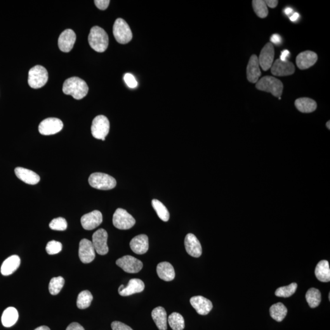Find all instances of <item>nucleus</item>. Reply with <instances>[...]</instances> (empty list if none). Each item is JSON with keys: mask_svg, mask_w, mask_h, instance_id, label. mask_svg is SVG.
<instances>
[{"mask_svg": "<svg viewBox=\"0 0 330 330\" xmlns=\"http://www.w3.org/2000/svg\"><path fill=\"white\" fill-rule=\"evenodd\" d=\"M88 84L79 77L69 78L63 84V93L66 95L72 96L76 100L84 98L88 94Z\"/></svg>", "mask_w": 330, "mask_h": 330, "instance_id": "nucleus-1", "label": "nucleus"}, {"mask_svg": "<svg viewBox=\"0 0 330 330\" xmlns=\"http://www.w3.org/2000/svg\"><path fill=\"white\" fill-rule=\"evenodd\" d=\"M88 42L92 49L97 52H104L109 44L107 32L103 28L95 26L91 28L88 36Z\"/></svg>", "mask_w": 330, "mask_h": 330, "instance_id": "nucleus-2", "label": "nucleus"}, {"mask_svg": "<svg viewBox=\"0 0 330 330\" xmlns=\"http://www.w3.org/2000/svg\"><path fill=\"white\" fill-rule=\"evenodd\" d=\"M259 90L267 92L273 96L280 98L283 90V84L274 77L265 76L259 80L256 84Z\"/></svg>", "mask_w": 330, "mask_h": 330, "instance_id": "nucleus-3", "label": "nucleus"}, {"mask_svg": "<svg viewBox=\"0 0 330 330\" xmlns=\"http://www.w3.org/2000/svg\"><path fill=\"white\" fill-rule=\"evenodd\" d=\"M89 183L92 187L98 190H109L116 185V181L112 176L102 173L91 174L89 178Z\"/></svg>", "mask_w": 330, "mask_h": 330, "instance_id": "nucleus-4", "label": "nucleus"}, {"mask_svg": "<svg viewBox=\"0 0 330 330\" xmlns=\"http://www.w3.org/2000/svg\"><path fill=\"white\" fill-rule=\"evenodd\" d=\"M48 79V72L42 66H35L28 73V84L33 89L42 88L47 83Z\"/></svg>", "mask_w": 330, "mask_h": 330, "instance_id": "nucleus-5", "label": "nucleus"}, {"mask_svg": "<svg viewBox=\"0 0 330 330\" xmlns=\"http://www.w3.org/2000/svg\"><path fill=\"white\" fill-rule=\"evenodd\" d=\"M113 35L117 42L126 44L132 39V33L129 25L122 18H117L113 25Z\"/></svg>", "mask_w": 330, "mask_h": 330, "instance_id": "nucleus-6", "label": "nucleus"}, {"mask_svg": "<svg viewBox=\"0 0 330 330\" xmlns=\"http://www.w3.org/2000/svg\"><path fill=\"white\" fill-rule=\"evenodd\" d=\"M110 131V122L103 115H99L94 119L91 133L94 138L104 141Z\"/></svg>", "mask_w": 330, "mask_h": 330, "instance_id": "nucleus-7", "label": "nucleus"}, {"mask_svg": "<svg viewBox=\"0 0 330 330\" xmlns=\"http://www.w3.org/2000/svg\"><path fill=\"white\" fill-rule=\"evenodd\" d=\"M135 218L123 209H117L113 214V225L119 230H129L135 225Z\"/></svg>", "mask_w": 330, "mask_h": 330, "instance_id": "nucleus-8", "label": "nucleus"}, {"mask_svg": "<svg viewBox=\"0 0 330 330\" xmlns=\"http://www.w3.org/2000/svg\"><path fill=\"white\" fill-rule=\"evenodd\" d=\"M63 128V122L55 117L44 119L39 126V133L43 135H54L60 132Z\"/></svg>", "mask_w": 330, "mask_h": 330, "instance_id": "nucleus-9", "label": "nucleus"}, {"mask_svg": "<svg viewBox=\"0 0 330 330\" xmlns=\"http://www.w3.org/2000/svg\"><path fill=\"white\" fill-rule=\"evenodd\" d=\"M116 264L125 272L129 273H138L142 269L143 266L142 262L132 256H125L117 259Z\"/></svg>", "mask_w": 330, "mask_h": 330, "instance_id": "nucleus-10", "label": "nucleus"}, {"mask_svg": "<svg viewBox=\"0 0 330 330\" xmlns=\"http://www.w3.org/2000/svg\"><path fill=\"white\" fill-rule=\"evenodd\" d=\"M108 233L103 229H100L93 235V244L95 251L100 255H105L108 253L107 245Z\"/></svg>", "mask_w": 330, "mask_h": 330, "instance_id": "nucleus-11", "label": "nucleus"}, {"mask_svg": "<svg viewBox=\"0 0 330 330\" xmlns=\"http://www.w3.org/2000/svg\"><path fill=\"white\" fill-rule=\"evenodd\" d=\"M274 57V47L271 42H268L262 50L259 58H258L259 66L264 71H267L272 67Z\"/></svg>", "mask_w": 330, "mask_h": 330, "instance_id": "nucleus-12", "label": "nucleus"}, {"mask_svg": "<svg viewBox=\"0 0 330 330\" xmlns=\"http://www.w3.org/2000/svg\"><path fill=\"white\" fill-rule=\"evenodd\" d=\"M93 244L90 240L83 239L80 242L79 258L84 264L91 263L95 259L96 253Z\"/></svg>", "mask_w": 330, "mask_h": 330, "instance_id": "nucleus-13", "label": "nucleus"}, {"mask_svg": "<svg viewBox=\"0 0 330 330\" xmlns=\"http://www.w3.org/2000/svg\"><path fill=\"white\" fill-rule=\"evenodd\" d=\"M295 70L296 69L293 63L288 61H282L280 59L276 60L271 67L272 74L278 77L288 76L294 74Z\"/></svg>", "mask_w": 330, "mask_h": 330, "instance_id": "nucleus-14", "label": "nucleus"}, {"mask_svg": "<svg viewBox=\"0 0 330 330\" xmlns=\"http://www.w3.org/2000/svg\"><path fill=\"white\" fill-rule=\"evenodd\" d=\"M76 41V34L71 29L64 31L58 39V47L63 52L68 53L71 51Z\"/></svg>", "mask_w": 330, "mask_h": 330, "instance_id": "nucleus-15", "label": "nucleus"}, {"mask_svg": "<svg viewBox=\"0 0 330 330\" xmlns=\"http://www.w3.org/2000/svg\"><path fill=\"white\" fill-rule=\"evenodd\" d=\"M102 214L100 211H94L84 214L81 218L82 228L86 230H93L102 223Z\"/></svg>", "mask_w": 330, "mask_h": 330, "instance_id": "nucleus-16", "label": "nucleus"}, {"mask_svg": "<svg viewBox=\"0 0 330 330\" xmlns=\"http://www.w3.org/2000/svg\"><path fill=\"white\" fill-rule=\"evenodd\" d=\"M190 303L197 312L202 315L208 314L213 308L211 301L202 296L193 297L190 299Z\"/></svg>", "mask_w": 330, "mask_h": 330, "instance_id": "nucleus-17", "label": "nucleus"}, {"mask_svg": "<svg viewBox=\"0 0 330 330\" xmlns=\"http://www.w3.org/2000/svg\"><path fill=\"white\" fill-rule=\"evenodd\" d=\"M145 283L140 279H132L129 280L127 286L121 285L119 288L120 296L127 297L134 294L140 293L145 289Z\"/></svg>", "mask_w": 330, "mask_h": 330, "instance_id": "nucleus-18", "label": "nucleus"}, {"mask_svg": "<svg viewBox=\"0 0 330 330\" xmlns=\"http://www.w3.org/2000/svg\"><path fill=\"white\" fill-rule=\"evenodd\" d=\"M185 247L187 253L194 258H199L202 254V247L197 237L193 234H188L185 238Z\"/></svg>", "mask_w": 330, "mask_h": 330, "instance_id": "nucleus-19", "label": "nucleus"}, {"mask_svg": "<svg viewBox=\"0 0 330 330\" xmlns=\"http://www.w3.org/2000/svg\"><path fill=\"white\" fill-rule=\"evenodd\" d=\"M317 58V54L313 51H303L297 56V65L301 70L307 69L316 63Z\"/></svg>", "mask_w": 330, "mask_h": 330, "instance_id": "nucleus-20", "label": "nucleus"}, {"mask_svg": "<svg viewBox=\"0 0 330 330\" xmlns=\"http://www.w3.org/2000/svg\"><path fill=\"white\" fill-rule=\"evenodd\" d=\"M258 57L255 55H252L249 59L247 66V75L248 81L253 83H256L261 77V72L259 67Z\"/></svg>", "mask_w": 330, "mask_h": 330, "instance_id": "nucleus-21", "label": "nucleus"}, {"mask_svg": "<svg viewBox=\"0 0 330 330\" xmlns=\"http://www.w3.org/2000/svg\"><path fill=\"white\" fill-rule=\"evenodd\" d=\"M15 174L20 180L29 185H36L40 181L38 174L30 169L17 167L15 169Z\"/></svg>", "mask_w": 330, "mask_h": 330, "instance_id": "nucleus-22", "label": "nucleus"}, {"mask_svg": "<svg viewBox=\"0 0 330 330\" xmlns=\"http://www.w3.org/2000/svg\"><path fill=\"white\" fill-rule=\"evenodd\" d=\"M130 247L132 250L136 254H145L148 249V237L145 234L137 235L131 240Z\"/></svg>", "mask_w": 330, "mask_h": 330, "instance_id": "nucleus-23", "label": "nucleus"}, {"mask_svg": "<svg viewBox=\"0 0 330 330\" xmlns=\"http://www.w3.org/2000/svg\"><path fill=\"white\" fill-rule=\"evenodd\" d=\"M157 272L160 279L165 281L173 280L176 276L173 266L168 262H163L158 264Z\"/></svg>", "mask_w": 330, "mask_h": 330, "instance_id": "nucleus-24", "label": "nucleus"}, {"mask_svg": "<svg viewBox=\"0 0 330 330\" xmlns=\"http://www.w3.org/2000/svg\"><path fill=\"white\" fill-rule=\"evenodd\" d=\"M20 259L16 255H13L7 258L3 262L1 267V274L4 276H9L16 272L19 267Z\"/></svg>", "mask_w": 330, "mask_h": 330, "instance_id": "nucleus-25", "label": "nucleus"}, {"mask_svg": "<svg viewBox=\"0 0 330 330\" xmlns=\"http://www.w3.org/2000/svg\"><path fill=\"white\" fill-rule=\"evenodd\" d=\"M152 317L160 330H167V314L165 309L161 306L155 308L152 311Z\"/></svg>", "mask_w": 330, "mask_h": 330, "instance_id": "nucleus-26", "label": "nucleus"}, {"mask_svg": "<svg viewBox=\"0 0 330 330\" xmlns=\"http://www.w3.org/2000/svg\"><path fill=\"white\" fill-rule=\"evenodd\" d=\"M315 275L320 281L330 282V269L329 262L326 260L320 261L315 267Z\"/></svg>", "mask_w": 330, "mask_h": 330, "instance_id": "nucleus-27", "label": "nucleus"}, {"mask_svg": "<svg viewBox=\"0 0 330 330\" xmlns=\"http://www.w3.org/2000/svg\"><path fill=\"white\" fill-rule=\"evenodd\" d=\"M295 105L298 111L305 113H312L317 108V103L313 99L307 98L297 99Z\"/></svg>", "mask_w": 330, "mask_h": 330, "instance_id": "nucleus-28", "label": "nucleus"}, {"mask_svg": "<svg viewBox=\"0 0 330 330\" xmlns=\"http://www.w3.org/2000/svg\"><path fill=\"white\" fill-rule=\"evenodd\" d=\"M18 313L14 307H9L4 310L1 316L2 324L5 327H13L17 322Z\"/></svg>", "mask_w": 330, "mask_h": 330, "instance_id": "nucleus-29", "label": "nucleus"}, {"mask_svg": "<svg viewBox=\"0 0 330 330\" xmlns=\"http://www.w3.org/2000/svg\"><path fill=\"white\" fill-rule=\"evenodd\" d=\"M270 316L278 322H282L286 317L287 309L282 303H277L270 308Z\"/></svg>", "mask_w": 330, "mask_h": 330, "instance_id": "nucleus-30", "label": "nucleus"}, {"mask_svg": "<svg viewBox=\"0 0 330 330\" xmlns=\"http://www.w3.org/2000/svg\"><path fill=\"white\" fill-rule=\"evenodd\" d=\"M306 299L309 306L311 308H316L321 302V293H320L319 290L311 288L306 292Z\"/></svg>", "mask_w": 330, "mask_h": 330, "instance_id": "nucleus-31", "label": "nucleus"}, {"mask_svg": "<svg viewBox=\"0 0 330 330\" xmlns=\"http://www.w3.org/2000/svg\"><path fill=\"white\" fill-rule=\"evenodd\" d=\"M169 326L173 330H183L185 328L184 319L178 313H172L168 319Z\"/></svg>", "mask_w": 330, "mask_h": 330, "instance_id": "nucleus-32", "label": "nucleus"}, {"mask_svg": "<svg viewBox=\"0 0 330 330\" xmlns=\"http://www.w3.org/2000/svg\"><path fill=\"white\" fill-rule=\"evenodd\" d=\"M93 300V295L89 291H83L78 296L77 305L80 310L88 308Z\"/></svg>", "mask_w": 330, "mask_h": 330, "instance_id": "nucleus-33", "label": "nucleus"}, {"mask_svg": "<svg viewBox=\"0 0 330 330\" xmlns=\"http://www.w3.org/2000/svg\"><path fill=\"white\" fill-rule=\"evenodd\" d=\"M153 208L157 212L158 216L162 221H168L169 219V213L168 209L165 207L162 202L157 199H153L152 201Z\"/></svg>", "mask_w": 330, "mask_h": 330, "instance_id": "nucleus-34", "label": "nucleus"}, {"mask_svg": "<svg viewBox=\"0 0 330 330\" xmlns=\"http://www.w3.org/2000/svg\"><path fill=\"white\" fill-rule=\"evenodd\" d=\"M65 279L63 277L53 278L49 283V289L50 293L53 295V296H56V295L60 293L61 289H63L64 285H65Z\"/></svg>", "mask_w": 330, "mask_h": 330, "instance_id": "nucleus-35", "label": "nucleus"}, {"mask_svg": "<svg viewBox=\"0 0 330 330\" xmlns=\"http://www.w3.org/2000/svg\"><path fill=\"white\" fill-rule=\"evenodd\" d=\"M297 287H298V285L296 282H292L289 286L280 287L276 291L275 296L283 297V298H288V297L294 294L297 291Z\"/></svg>", "mask_w": 330, "mask_h": 330, "instance_id": "nucleus-36", "label": "nucleus"}, {"mask_svg": "<svg viewBox=\"0 0 330 330\" xmlns=\"http://www.w3.org/2000/svg\"><path fill=\"white\" fill-rule=\"evenodd\" d=\"M253 7L254 12L259 17L264 18L268 16V11L265 1L254 0Z\"/></svg>", "mask_w": 330, "mask_h": 330, "instance_id": "nucleus-37", "label": "nucleus"}, {"mask_svg": "<svg viewBox=\"0 0 330 330\" xmlns=\"http://www.w3.org/2000/svg\"><path fill=\"white\" fill-rule=\"evenodd\" d=\"M49 226L53 230L65 231L67 228V223L65 218L59 217L53 219Z\"/></svg>", "mask_w": 330, "mask_h": 330, "instance_id": "nucleus-38", "label": "nucleus"}, {"mask_svg": "<svg viewBox=\"0 0 330 330\" xmlns=\"http://www.w3.org/2000/svg\"><path fill=\"white\" fill-rule=\"evenodd\" d=\"M62 250V244L61 243L55 240L49 242L47 245L46 251L49 254H56L60 253Z\"/></svg>", "mask_w": 330, "mask_h": 330, "instance_id": "nucleus-39", "label": "nucleus"}, {"mask_svg": "<svg viewBox=\"0 0 330 330\" xmlns=\"http://www.w3.org/2000/svg\"><path fill=\"white\" fill-rule=\"evenodd\" d=\"M124 79L125 82L129 88H135L137 86V82H136L135 78L134 77L133 75L128 73V74L124 75Z\"/></svg>", "mask_w": 330, "mask_h": 330, "instance_id": "nucleus-40", "label": "nucleus"}, {"mask_svg": "<svg viewBox=\"0 0 330 330\" xmlns=\"http://www.w3.org/2000/svg\"><path fill=\"white\" fill-rule=\"evenodd\" d=\"M112 329L113 330H133L131 327L121 322L115 321L112 322Z\"/></svg>", "mask_w": 330, "mask_h": 330, "instance_id": "nucleus-41", "label": "nucleus"}, {"mask_svg": "<svg viewBox=\"0 0 330 330\" xmlns=\"http://www.w3.org/2000/svg\"><path fill=\"white\" fill-rule=\"evenodd\" d=\"M110 1L109 0H96L94 1L96 6L100 10H105L109 6Z\"/></svg>", "mask_w": 330, "mask_h": 330, "instance_id": "nucleus-42", "label": "nucleus"}, {"mask_svg": "<svg viewBox=\"0 0 330 330\" xmlns=\"http://www.w3.org/2000/svg\"><path fill=\"white\" fill-rule=\"evenodd\" d=\"M66 330H84V329L79 323L73 322L67 327Z\"/></svg>", "mask_w": 330, "mask_h": 330, "instance_id": "nucleus-43", "label": "nucleus"}, {"mask_svg": "<svg viewBox=\"0 0 330 330\" xmlns=\"http://www.w3.org/2000/svg\"><path fill=\"white\" fill-rule=\"evenodd\" d=\"M271 43H273L276 45H278L280 44L281 42V37L277 34H275L272 35V36L270 38Z\"/></svg>", "mask_w": 330, "mask_h": 330, "instance_id": "nucleus-44", "label": "nucleus"}, {"mask_svg": "<svg viewBox=\"0 0 330 330\" xmlns=\"http://www.w3.org/2000/svg\"><path fill=\"white\" fill-rule=\"evenodd\" d=\"M266 4L271 8H275L278 5V1L277 0H267L265 1Z\"/></svg>", "mask_w": 330, "mask_h": 330, "instance_id": "nucleus-45", "label": "nucleus"}, {"mask_svg": "<svg viewBox=\"0 0 330 330\" xmlns=\"http://www.w3.org/2000/svg\"><path fill=\"white\" fill-rule=\"evenodd\" d=\"M290 55V52L289 50H284L282 51L281 52V55H280V60H281L282 61H287V58L288 57V56Z\"/></svg>", "mask_w": 330, "mask_h": 330, "instance_id": "nucleus-46", "label": "nucleus"}, {"mask_svg": "<svg viewBox=\"0 0 330 330\" xmlns=\"http://www.w3.org/2000/svg\"><path fill=\"white\" fill-rule=\"evenodd\" d=\"M299 17H300L299 14L296 13L292 14V15L290 16V20H291L292 22H296V21L298 19Z\"/></svg>", "mask_w": 330, "mask_h": 330, "instance_id": "nucleus-47", "label": "nucleus"}, {"mask_svg": "<svg viewBox=\"0 0 330 330\" xmlns=\"http://www.w3.org/2000/svg\"><path fill=\"white\" fill-rule=\"evenodd\" d=\"M293 9L291 8H287L284 9V13L286 14L287 16L291 15L292 13H293Z\"/></svg>", "mask_w": 330, "mask_h": 330, "instance_id": "nucleus-48", "label": "nucleus"}, {"mask_svg": "<svg viewBox=\"0 0 330 330\" xmlns=\"http://www.w3.org/2000/svg\"><path fill=\"white\" fill-rule=\"evenodd\" d=\"M34 330H50V329L47 326H41L37 328V329H35Z\"/></svg>", "mask_w": 330, "mask_h": 330, "instance_id": "nucleus-49", "label": "nucleus"}, {"mask_svg": "<svg viewBox=\"0 0 330 330\" xmlns=\"http://www.w3.org/2000/svg\"><path fill=\"white\" fill-rule=\"evenodd\" d=\"M330 121H328L327 122V128L329 129H330Z\"/></svg>", "mask_w": 330, "mask_h": 330, "instance_id": "nucleus-50", "label": "nucleus"}, {"mask_svg": "<svg viewBox=\"0 0 330 330\" xmlns=\"http://www.w3.org/2000/svg\"><path fill=\"white\" fill-rule=\"evenodd\" d=\"M329 300H330V294H329Z\"/></svg>", "mask_w": 330, "mask_h": 330, "instance_id": "nucleus-51", "label": "nucleus"}]
</instances>
